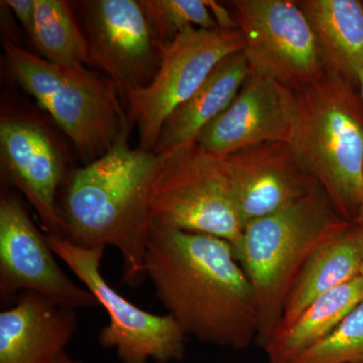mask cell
<instances>
[{
	"label": "cell",
	"instance_id": "4fadbf2b",
	"mask_svg": "<svg viewBox=\"0 0 363 363\" xmlns=\"http://www.w3.org/2000/svg\"><path fill=\"white\" fill-rule=\"evenodd\" d=\"M223 160L245 226L298 201L320 186L291 143H259Z\"/></svg>",
	"mask_w": 363,
	"mask_h": 363
},
{
	"label": "cell",
	"instance_id": "4316f807",
	"mask_svg": "<svg viewBox=\"0 0 363 363\" xmlns=\"http://www.w3.org/2000/svg\"><path fill=\"white\" fill-rule=\"evenodd\" d=\"M363 2V1H362Z\"/></svg>",
	"mask_w": 363,
	"mask_h": 363
},
{
	"label": "cell",
	"instance_id": "5bb4252c",
	"mask_svg": "<svg viewBox=\"0 0 363 363\" xmlns=\"http://www.w3.org/2000/svg\"><path fill=\"white\" fill-rule=\"evenodd\" d=\"M296 106V91L250 73L231 104L200 133L197 143L224 157L259 143H290Z\"/></svg>",
	"mask_w": 363,
	"mask_h": 363
},
{
	"label": "cell",
	"instance_id": "ac0fdd59",
	"mask_svg": "<svg viewBox=\"0 0 363 363\" xmlns=\"http://www.w3.org/2000/svg\"><path fill=\"white\" fill-rule=\"evenodd\" d=\"M311 26L326 73L358 87L363 71V2L300 0Z\"/></svg>",
	"mask_w": 363,
	"mask_h": 363
},
{
	"label": "cell",
	"instance_id": "3957f363",
	"mask_svg": "<svg viewBox=\"0 0 363 363\" xmlns=\"http://www.w3.org/2000/svg\"><path fill=\"white\" fill-rule=\"evenodd\" d=\"M348 223L319 186L245 226L234 252L255 293L259 314L255 344L264 347L278 328L289 295L312 255Z\"/></svg>",
	"mask_w": 363,
	"mask_h": 363
},
{
	"label": "cell",
	"instance_id": "7402d4cb",
	"mask_svg": "<svg viewBox=\"0 0 363 363\" xmlns=\"http://www.w3.org/2000/svg\"><path fill=\"white\" fill-rule=\"evenodd\" d=\"M286 363H363V300L326 337Z\"/></svg>",
	"mask_w": 363,
	"mask_h": 363
},
{
	"label": "cell",
	"instance_id": "9a60e30c",
	"mask_svg": "<svg viewBox=\"0 0 363 363\" xmlns=\"http://www.w3.org/2000/svg\"><path fill=\"white\" fill-rule=\"evenodd\" d=\"M77 310L21 292L0 313V363H55L77 331Z\"/></svg>",
	"mask_w": 363,
	"mask_h": 363
},
{
	"label": "cell",
	"instance_id": "7a4b0ae2",
	"mask_svg": "<svg viewBox=\"0 0 363 363\" xmlns=\"http://www.w3.org/2000/svg\"><path fill=\"white\" fill-rule=\"evenodd\" d=\"M128 123L104 156L72 171L58 203L64 238L81 247H113L123 259V284L147 279L145 253L152 182L164 157L130 145Z\"/></svg>",
	"mask_w": 363,
	"mask_h": 363
},
{
	"label": "cell",
	"instance_id": "603a6c76",
	"mask_svg": "<svg viewBox=\"0 0 363 363\" xmlns=\"http://www.w3.org/2000/svg\"><path fill=\"white\" fill-rule=\"evenodd\" d=\"M1 2L16 16L30 37L35 23V0H4Z\"/></svg>",
	"mask_w": 363,
	"mask_h": 363
},
{
	"label": "cell",
	"instance_id": "52a82bcc",
	"mask_svg": "<svg viewBox=\"0 0 363 363\" xmlns=\"http://www.w3.org/2000/svg\"><path fill=\"white\" fill-rule=\"evenodd\" d=\"M50 247L96 298L109 317L98 332L101 347L116 352L121 363L180 362L186 334L171 315L140 309L109 285L101 272L105 247H81L66 238L45 234Z\"/></svg>",
	"mask_w": 363,
	"mask_h": 363
},
{
	"label": "cell",
	"instance_id": "7c38bea8",
	"mask_svg": "<svg viewBox=\"0 0 363 363\" xmlns=\"http://www.w3.org/2000/svg\"><path fill=\"white\" fill-rule=\"evenodd\" d=\"M45 234L21 199L2 188L0 196V295L35 292L73 309L98 307L96 298L60 267Z\"/></svg>",
	"mask_w": 363,
	"mask_h": 363
},
{
	"label": "cell",
	"instance_id": "cb8c5ba5",
	"mask_svg": "<svg viewBox=\"0 0 363 363\" xmlns=\"http://www.w3.org/2000/svg\"><path fill=\"white\" fill-rule=\"evenodd\" d=\"M55 363H85L81 362V360L76 359V358L72 357L71 355H69L68 353L64 352L62 353L61 357L57 359V362Z\"/></svg>",
	"mask_w": 363,
	"mask_h": 363
},
{
	"label": "cell",
	"instance_id": "44dd1931",
	"mask_svg": "<svg viewBox=\"0 0 363 363\" xmlns=\"http://www.w3.org/2000/svg\"><path fill=\"white\" fill-rule=\"evenodd\" d=\"M160 47L186 28H219L207 0H140Z\"/></svg>",
	"mask_w": 363,
	"mask_h": 363
},
{
	"label": "cell",
	"instance_id": "d4e9b609",
	"mask_svg": "<svg viewBox=\"0 0 363 363\" xmlns=\"http://www.w3.org/2000/svg\"><path fill=\"white\" fill-rule=\"evenodd\" d=\"M358 88H359V94L363 101V71L360 73L359 78H358Z\"/></svg>",
	"mask_w": 363,
	"mask_h": 363
},
{
	"label": "cell",
	"instance_id": "2e32d148",
	"mask_svg": "<svg viewBox=\"0 0 363 363\" xmlns=\"http://www.w3.org/2000/svg\"><path fill=\"white\" fill-rule=\"evenodd\" d=\"M250 73L241 52L221 61L199 89L167 117L152 152L166 156L197 143L200 133L231 104Z\"/></svg>",
	"mask_w": 363,
	"mask_h": 363
},
{
	"label": "cell",
	"instance_id": "8992f818",
	"mask_svg": "<svg viewBox=\"0 0 363 363\" xmlns=\"http://www.w3.org/2000/svg\"><path fill=\"white\" fill-rule=\"evenodd\" d=\"M150 223L240 242L243 224L223 157L198 143L166 155L152 182Z\"/></svg>",
	"mask_w": 363,
	"mask_h": 363
},
{
	"label": "cell",
	"instance_id": "5b68a950",
	"mask_svg": "<svg viewBox=\"0 0 363 363\" xmlns=\"http://www.w3.org/2000/svg\"><path fill=\"white\" fill-rule=\"evenodd\" d=\"M9 72L69 138L86 164L106 154L130 123L116 85L100 72L55 65L2 40Z\"/></svg>",
	"mask_w": 363,
	"mask_h": 363
},
{
	"label": "cell",
	"instance_id": "9c48e42d",
	"mask_svg": "<svg viewBox=\"0 0 363 363\" xmlns=\"http://www.w3.org/2000/svg\"><path fill=\"white\" fill-rule=\"evenodd\" d=\"M242 33V52L252 73L274 79L294 91L320 80L325 71L311 26L295 0L229 2Z\"/></svg>",
	"mask_w": 363,
	"mask_h": 363
},
{
	"label": "cell",
	"instance_id": "e0dca14e",
	"mask_svg": "<svg viewBox=\"0 0 363 363\" xmlns=\"http://www.w3.org/2000/svg\"><path fill=\"white\" fill-rule=\"evenodd\" d=\"M362 253L363 223L350 222L306 264L289 295L283 317L272 336L290 327L318 298L359 276Z\"/></svg>",
	"mask_w": 363,
	"mask_h": 363
},
{
	"label": "cell",
	"instance_id": "277c9868",
	"mask_svg": "<svg viewBox=\"0 0 363 363\" xmlns=\"http://www.w3.org/2000/svg\"><path fill=\"white\" fill-rule=\"evenodd\" d=\"M291 143L344 220L363 222V101L334 74L296 91Z\"/></svg>",
	"mask_w": 363,
	"mask_h": 363
},
{
	"label": "cell",
	"instance_id": "ffe728a7",
	"mask_svg": "<svg viewBox=\"0 0 363 363\" xmlns=\"http://www.w3.org/2000/svg\"><path fill=\"white\" fill-rule=\"evenodd\" d=\"M39 56L50 63L83 70L91 65L89 47L74 4L64 0H35L30 35Z\"/></svg>",
	"mask_w": 363,
	"mask_h": 363
},
{
	"label": "cell",
	"instance_id": "d6986e66",
	"mask_svg": "<svg viewBox=\"0 0 363 363\" xmlns=\"http://www.w3.org/2000/svg\"><path fill=\"white\" fill-rule=\"evenodd\" d=\"M363 300V277L315 300L286 330L269 338L262 350L269 363H286L326 337Z\"/></svg>",
	"mask_w": 363,
	"mask_h": 363
},
{
	"label": "cell",
	"instance_id": "ba28073f",
	"mask_svg": "<svg viewBox=\"0 0 363 363\" xmlns=\"http://www.w3.org/2000/svg\"><path fill=\"white\" fill-rule=\"evenodd\" d=\"M159 70L152 82L133 91L124 107L138 133L140 149L152 152L167 117L199 89L216 66L240 52L245 39L240 28H186L161 45Z\"/></svg>",
	"mask_w": 363,
	"mask_h": 363
},
{
	"label": "cell",
	"instance_id": "30bf717a",
	"mask_svg": "<svg viewBox=\"0 0 363 363\" xmlns=\"http://www.w3.org/2000/svg\"><path fill=\"white\" fill-rule=\"evenodd\" d=\"M89 47L91 65L111 79L123 104L152 82L161 48L140 0L76 2Z\"/></svg>",
	"mask_w": 363,
	"mask_h": 363
},
{
	"label": "cell",
	"instance_id": "484cf974",
	"mask_svg": "<svg viewBox=\"0 0 363 363\" xmlns=\"http://www.w3.org/2000/svg\"><path fill=\"white\" fill-rule=\"evenodd\" d=\"M357 223H363V222H357ZM360 276L363 277V253H362V266H360Z\"/></svg>",
	"mask_w": 363,
	"mask_h": 363
},
{
	"label": "cell",
	"instance_id": "6da1fadb",
	"mask_svg": "<svg viewBox=\"0 0 363 363\" xmlns=\"http://www.w3.org/2000/svg\"><path fill=\"white\" fill-rule=\"evenodd\" d=\"M145 274L186 336L243 350L257 342L252 286L230 242L150 223Z\"/></svg>",
	"mask_w": 363,
	"mask_h": 363
},
{
	"label": "cell",
	"instance_id": "8fae6325",
	"mask_svg": "<svg viewBox=\"0 0 363 363\" xmlns=\"http://www.w3.org/2000/svg\"><path fill=\"white\" fill-rule=\"evenodd\" d=\"M0 168L39 216L45 234L64 238L58 194L71 172L63 145L35 114L4 109L0 118Z\"/></svg>",
	"mask_w": 363,
	"mask_h": 363
}]
</instances>
